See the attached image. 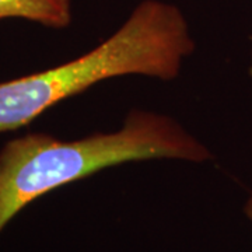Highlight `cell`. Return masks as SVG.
I'll list each match as a JSON object with an SVG mask.
<instances>
[{"instance_id":"cell-2","label":"cell","mask_w":252,"mask_h":252,"mask_svg":"<svg viewBox=\"0 0 252 252\" xmlns=\"http://www.w3.org/2000/svg\"><path fill=\"white\" fill-rule=\"evenodd\" d=\"M195 49L181 10L144 0L102 44L87 54L20 79L0 83V133L28 125L46 109L99 81L126 74L172 80Z\"/></svg>"},{"instance_id":"cell-3","label":"cell","mask_w":252,"mask_h":252,"mask_svg":"<svg viewBox=\"0 0 252 252\" xmlns=\"http://www.w3.org/2000/svg\"><path fill=\"white\" fill-rule=\"evenodd\" d=\"M23 18L44 27L66 28L72 23V0H0V20Z\"/></svg>"},{"instance_id":"cell-4","label":"cell","mask_w":252,"mask_h":252,"mask_svg":"<svg viewBox=\"0 0 252 252\" xmlns=\"http://www.w3.org/2000/svg\"><path fill=\"white\" fill-rule=\"evenodd\" d=\"M250 74H251V77H252V64H251V67H250ZM244 212H245L247 217H248V219L252 221V195L250 196V199L247 200L245 207H244Z\"/></svg>"},{"instance_id":"cell-1","label":"cell","mask_w":252,"mask_h":252,"mask_svg":"<svg viewBox=\"0 0 252 252\" xmlns=\"http://www.w3.org/2000/svg\"><path fill=\"white\" fill-rule=\"evenodd\" d=\"M212 157L205 144L172 118L133 111L112 133L64 142L46 133L9 140L0 150V234L34 200L122 162L175 158L192 162Z\"/></svg>"}]
</instances>
